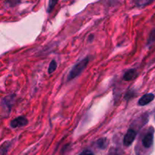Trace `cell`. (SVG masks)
<instances>
[{"mask_svg": "<svg viewBox=\"0 0 155 155\" xmlns=\"http://www.w3.org/2000/svg\"><path fill=\"white\" fill-rule=\"evenodd\" d=\"M89 62V57H86L85 58H83V60L80 61V62L75 64L74 66V68L71 70L68 76V80L70 81L71 80H74L75 77H77V76L80 75L82 72L85 70V68H86V66L88 65Z\"/></svg>", "mask_w": 155, "mask_h": 155, "instance_id": "cell-1", "label": "cell"}, {"mask_svg": "<svg viewBox=\"0 0 155 155\" xmlns=\"http://www.w3.org/2000/svg\"><path fill=\"white\" fill-rule=\"evenodd\" d=\"M154 130L152 127H150L142 139V144L145 148H150L154 142Z\"/></svg>", "mask_w": 155, "mask_h": 155, "instance_id": "cell-2", "label": "cell"}, {"mask_svg": "<svg viewBox=\"0 0 155 155\" xmlns=\"http://www.w3.org/2000/svg\"><path fill=\"white\" fill-rule=\"evenodd\" d=\"M136 136H137V132L135 129L130 128L129 129L127 133H126L125 136L124 138V145L125 146H130L132 145L134 140L136 139Z\"/></svg>", "mask_w": 155, "mask_h": 155, "instance_id": "cell-3", "label": "cell"}, {"mask_svg": "<svg viewBox=\"0 0 155 155\" xmlns=\"http://www.w3.org/2000/svg\"><path fill=\"white\" fill-rule=\"evenodd\" d=\"M27 124H28V120L25 117L21 116L12 120L10 123V127L12 128H17V127H25Z\"/></svg>", "mask_w": 155, "mask_h": 155, "instance_id": "cell-4", "label": "cell"}, {"mask_svg": "<svg viewBox=\"0 0 155 155\" xmlns=\"http://www.w3.org/2000/svg\"><path fill=\"white\" fill-rule=\"evenodd\" d=\"M154 99V95L152 93H148L144 95L143 96L141 97L140 99L139 100V105L140 106H145L149 104L150 102Z\"/></svg>", "mask_w": 155, "mask_h": 155, "instance_id": "cell-5", "label": "cell"}, {"mask_svg": "<svg viewBox=\"0 0 155 155\" xmlns=\"http://www.w3.org/2000/svg\"><path fill=\"white\" fill-rule=\"evenodd\" d=\"M137 76L138 73L137 71H136V70L130 69L128 70V71L124 74L123 78H124V80H125V81H131V80H134L136 77H137Z\"/></svg>", "mask_w": 155, "mask_h": 155, "instance_id": "cell-6", "label": "cell"}, {"mask_svg": "<svg viewBox=\"0 0 155 155\" xmlns=\"http://www.w3.org/2000/svg\"><path fill=\"white\" fill-rule=\"evenodd\" d=\"M14 99H15V95H10V96H7L2 100V105H5V108L8 109L9 112H10L11 108H12V103L14 102Z\"/></svg>", "mask_w": 155, "mask_h": 155, "instance_id": "cell-7", "label": "cell"}, {"mask_svg": "<svg viewBox=\"0 0 155 155\" xmlns=\"http://www.w3.org/2000/svg\"><path fill=\"white\" fill-rule=\"evenodd\" d=\"M109 142L106 138H101L97 141V147L99 149H105L107 147Z\"/></svg>", "mask_w": 155, "mask_h": 155, "instance_id": "cell-8", "label": "cell"}, {"mask_svg": "<svg viewBox=\"0 0 155 155\" xmlns=\"http://www.w3.org/2000/svg\"><path fill=\"white\" fill-rule=\"evenodd\" d=\"M56 69H57V62H56V61H51V62L49 64V67H48V73L49 74H51L54 71H56Z\"/></svg>", "mask_w": 155, "mask_h": 155, "instance_id": "cell-9", "label": "cell"}, {"mask_svg": "<svg viewBox=\"0 0 155 155\" xmlns=\"http://www.w3.org/2000/svg\"><path fill=\"white\" fill-rule=\"evenodd\" d=\"M154 42H155V30H153L151 32V34H150L149 38H148L147 45H151V44L154 43Z\"/></svg>", "mask_w": 155, "mask_h": 155, "instance_id": "cell-10", "label": "cell"}, {"mask_svg": "<svg viewBox=\"0 0 155 155\" xmlns=\"http://www.w3.org/2000/svg\"><path fill=\"white\" fill-rule=\"evenodd\" d=\"M57 3H58L57 1H49L48 2V10H47L48 13H49V12H51V11H52V9L54 8V7L55 6V5L57 4Z\"/></svg>", "mask_w": 155, "mask_h": 155, "instance_id": "cell-11", "label": "cell"}, {"mask_svg": "<svg viewBox=\"0 0 155 155\" xmlns=\"http://www.w3.org/2000/svg\"><path fill=\"white\" fill-rule=\"evenodd\" d=\"M151 1H139V2H136V5L137 6H140V7H142V5H143V6H145V5H148V4H150V3H151Z\"/></svg>", "mask_w": 155, "mask_h": 155, "instance_id": "cell-12", "label": "cell"}, {"mask_svg": "<svg viewBox=\"0 0 155 155\" xmlns=\"http://www.w3.org/2000/svg\"><path fill=\"white\" fill-rule=\"evenodd\" d=\"M133 97H134V91H133H133H129V92H127V94H126L125 95V98L127 100L133 98Z\"/></svg>", "mask_w": 155, "mask_h": 155, "instance_id": "cell-13", "label": "cell"}, {"mask_svg": "<svg viewBox=\"0 0 155 155\" xmlns=\"http://www.w3.org/2000/svg\"><path fill=\"white\" fill-rule=\"evenodd\" d=\"M80 155H95L92 151H89V150H86V151H83Z\"/></svg>", "mask_w": 155, "mask_h": 155, "instance_id": "cell-14", "label": "cell"}, {"mask_svg": "<svg viewBox=\"0 0 155 155\" xmlns=\"http://www.w3.org/2000/svg\"><path fill=\"white\" fill-rule=\"evenodd\" d=\"M92 39H93V35H92V36H89V41H90V39H91V42H92Z\"/></svg>", "mask_w": 155, "mask_h": 155, "instance_id": "cell-15", "label": "cell"}]
</instances>
